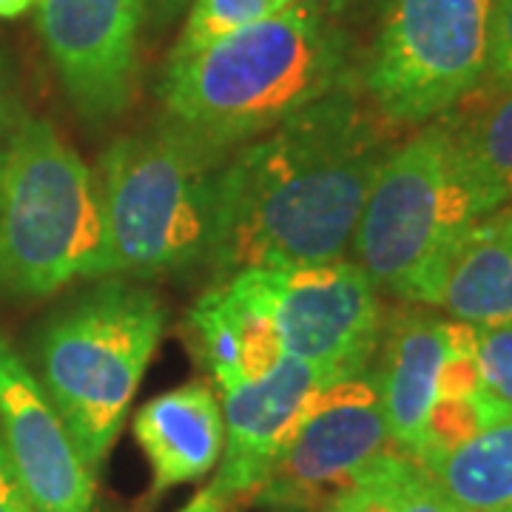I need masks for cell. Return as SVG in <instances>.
<instances>
[{"mask_svg":"<svg viewBox=\"0 0 512 512\" xmlns=\"http://www.w3.org/2000/svg\"><path fill=\"white\" fill-rule=\"evenodd\" d=\"M379 365L373 379L379 384L384 419L396 450L419 458L424 421L436 402L439 373L447 342L444 319L407 308L390 316L379 339Z\"/></svg>","mask_w":512,"mask_h":512,"instance_id":"13","label":"cell"},{"mask_svg":"<svg viewBox=\"0 0 512 512\" xmlns=\"http://www.w3.org/2000/svg\"><path fill=\"white\" fill-rule=\"evenodd\" d=\"M225 160L171 120L114 140L94 174L109 276L157 279L205 262Z\"/></svg>","mask_w":512,"mask_h":512,"instance_id":"3","label":"cell"},{"mask_svg":"<svg viewBox=\"0 0 512 512\" xmlns=\"http://www.w3.org/2000/svg\"><path fill=\"white\" fill-rule=\"evenodd\" d=\"M288 0H191L183 35L171 57H188L211 46L214 40L239 32L256 20L271 18Z\"/></svg>","mask_w":512,"mask_h":512,"instance_id":"20","label":"cell"},{"mask_svg":"<svg viewBox=\"0 0 512 512\" xmlns=\"http://www.w3.org/2000/svg\"><path fill=\"white\" fill-rule=\"evenodd\" d=\"M242 276L271 316L285 356L339 379L370 370L384 325L379 288L362 265L336 259Z\"/></svg>","mask_w":512,"mask_h":512,"instance_id":"8","label":"cell"},{"mask_svg":"<svg viewBox=\"0 0 512 512\" xmlns=\"http://www.w3.org/2000/svg\"><path fill=\"white\" fill-rule=\"evenodd\" d=\"M180 512H228V504H222L217 495H211L208 490H202V493Z\"/></svg>","mask_w":512,"mask_h":512,"instance_id":"27","label":"cell"},{"mask_svg":"<svg viewBox=\"0 0 512 512\" xmlns=\"http://www.w3.org/2000/svg\"><path fill=\"white\" fill-rule=\"evenodd\" d=\"M35 0H0V18H18Z\"/></svg>","mask_w":512,"mask_h":512,"instance_id":"28","label":"cell"},{"mask_svg":"<svg viewBox=\"0 0 512 512\" xmlns=\"http://www.w3.org/2000/svg\"><path fill=\"white\" fill-rule=\"evenodd\" d=\"M163 330L157 293L103 276L40 333V384L89 470L109 456Z\"/></svg>","mask_w":512,"mask_h":512,"instance_id":"5","label":"cell"},{"mask_svg":"<svg viewBox=\"0 0 512 512\" xmlns=\"http://www.w3.org/2000/svg\"><path fill=\"white\" fill-rule=\"evenodd\" d=\"M476 220L453 134L439 117L384 157L353 251L376 288L410 305H439L447 262Z\"/></svg>","mask_w":512,"mask_h":512,"instance_id":"6","label":"cell"},{"mask_svg":"<svg viewBox=\"0 0 512 512\" xmlns=\"http://www.w3.org/2000/svg\"><path fill=\"white\" fill-rule=\"evenodd\" d=\"M188 3H191V0H146L148 15H151V20H154L157 26L171 23V20L183 12Z\"/></svg>","mask_w":512,"mask_h":512,"instance_id":"25","label":"cell"},{"mask_svg":"<svg viewBox=\"0 0 512 512\" xmlns=\"http://www.w3.org/2000/svg\"><path fill=\"white\" fill-rule=\"evenodd\" d=\"M0 512H35L29 495L23 493L18 476L12 470V461L3 450V441H0Z\"/></svg>","mask_w":512,"mask_h":512,"instance_id":"23","label":"cell"},{"mask_svg":"<svg viewBox=\"0 0 512 512\" xmlns=\"http://www.w3.org/2000/svg\"><path fill=\"white\" fill-rule=\"evenodd\" d=\"M444 117L478 217L512 202V83H481Z\"/></svg>","mask_w":512,"mask_h":512,"instance_id":"17","label":"cell"},{"mask_svg":"<svg viewBox=\"0 0 512 512\" xmlns=\"http://www.w3.org/2000/svg\"><path fill=\"white\" fill-rule=\"evenodd\" d=\"M37 26L72 106L103 123L126 111L134 86L140 0H35Z\"/></svg>","mask_w":512,"mask_h":512,"instance_id":"10","label":"cell"},{"mask_svg":"<svg viewBox=\"0 0 512 512\" xmlns=\"http://www.w3.org/2000/svg\"><path fill=\"white\" fill-rule=\"evenodd\" d=\"M134 439L143 447L154 493L208 476L225 447V421L217 393L191 382L154 396L134 416Z\"/></svg>","mask_w":512,"mask_h":512,"instance_id":"14","label":"cell"},{"mask_svg":"<svg viewBox=\"0 0 512 512\" xmlns=\"http://www.w3.org/2000/svg\"><path fill=\"white\" fill-rule=\"evenodd\" d=\"M424 467L458 512H512V413Z\"/></svg>","mask_w":512,"mask_h":512,"instance_id":"18","label":"cell"},{"mask_svg":"<svg viewBox=\"0 0 512 512\" xmlns=\"http://www.w3.org/2000/svg\"><path fill=\"white\" fill-rule=\"evenodd\" d=\"M348 0H288V6H296V9H305V12H313V15H336Z\"/></svg>","mask_w":512,"mask_h":512,"instance_id":"26","label":"cell"},{"mask_svg":"<svg viewBox=\"0 0 512 512\" xmlns=\"http://www.w3.org/2000/svg\"><path fill=\"white\" fill-rule=\"evenodd\" d=\"M495 0H393L367 57L373 109L424 126L487 80Z\"/></svg>","mask_w":512,"mask_h":512,"instance_id":"7","label":"cell"},{"mask_svg":"<svg viewBox=\"0 0 512 512\" xmlns=\"http://www.w3.org/2000/svg\"><path fill=\"white\" fill-rule=\"evenodd\" d=\"M18 117L20 111L15 106V94H12L9 72H6V60L0 55V168H3V157H6V148H9Z\"/></svg>","mask_w":512,"mask_h":512,"instance_id":"24","label":"cell"},{"mask_svg":"<svg viewBox=\"0 0 512 512\" xmlns=\"http://www.w3.org/2000/svg\"><path fill=\"white\" fill-rule=\"evenodd\" d=\"M328 512H458L430 470L402 450L373 458Z\"/></svg>","mask_w":512,"mask_h":512,"instance_id":"19","label":"cell"},{"mask_svg":"<svg viewBox=\"0 0 512 512\" xmlns=\"http://www.w3.org/2000/svg\"><path fill=\"white\" fill-rule=\"evenodd\" d=\"M487 77L493 83H512V0H495Z\"/></svg>","mask_w":512,"mask_h":512,"instance_id":"22","label":"cell"},{"mask_svg":"<svg viewBox=\"0 0 512 512\" xmlns=\"http://www.w3.org/2000/svg\"><path fill=\"white\" fill-rule=\"evenodd\" d=\"M188 325L220 390L262 379L285 359L271 316L242 274L202 293Z\"/></svg>","mask_w":512,"mask_h":512,"instance_id":"15","label":"cell"},{"mask_svg":"<svg viewBox=\"0 0 512 512\" xmlns=\"http://www.w3.org/2000/svg\"><path fill=\"white\" fill-rule=\"evenodd\" d=\"M109 276L97 177L49 120L20 114L0 168V293Z\"/></svg>","mask_w":512,"mask_h":512,"instance_id":"4","label":"cell"},{"mask_svg":"<svg viewBox=\"0 0 512 512\" xmlns=\"http://www.w3.org/2000/svg\"><path fill=\"white\" fill-rule=\"evenodd\" d=\"M379 120L348 83L239 146L217 177L205 265L234 276L345 259L390 154Z\"/></svg>","mask_w":512,"mask_h":512,"instance_id":"1","label":"cell"},{"mask_svg":"<svg viewBox=\"0 0 512 512\" xmlns=\"http://www.w3.org/2000/svg\"><path fill=\"white\" fill-rule=\"evenodd\" d=\"M348 83L345 37L328 18L285 6L194 55L171 57L160 100L165 120L228 154Z\"/></svg>","mask_w":512,"mask_h":512,"instance_id":"2","label":"cell"},{"mask_svg":"<svg viewBox=\"0 0 512 512\" xmlns=\"http://www.w3.org/2000/svg\"><path fill=\"white\" fill-rule=\"evenodd\" d=\"M478 330V365L495 402L512 410V322Z\"/></svg>","mask_w":512,"mask_h":512,"instance_id":"21","label":"cell"},{"mask_svg":"<svg viewBox=\"0 0 512 512\" xmlns=\"http://www.w3.org/2000/svg\"><path fill=\"white\" fill-rule=\"evenodd\" d=\"M439 305L458 322H512V202L478 217L447 262Z\"/></svg>","mask_w":512,"mask_h":512,"instance_id":"16","label":"cell"},{"mask_svg":"<svg viewBox=\"0 0 512 512\" xmlns=\"http://www.w3.org/2000/svg\"><path fill=\"white\" fill-rule=\"evenodd\" d=\"M0 441L35 512H92V470L40 379L3 336Z\"/></svg>","mask_w":512,"mask_h":512,"instance_id":"11","label":"cell"},{"mask_svg":"<svg viewBox=\"0 0 512 512\" xmlns=\"http://www.w3.org/2000/svg\"><path fill=\"white\" fill-rule=\"evenodd\" d=\"M336 379L325 367L285 356L262 379L220 390L225 447L220 473L208 493L228 507L234 501H251L316 396Z\"/></svg>","mask_w":512,"mask_h":512,"instance_id":"12","label":"cell"},{"mask_svg":"<svg viewBox=\"0 0 512 512\" xmlns=\"http://www.w3.org/2000/svg\"><path fill=\"white\" fill-rule=\"evenodd\" d=\"M387 450L393 441L373 373L336 379L316 396L251 501L268 510L328 512Z\"/></svg>","mask_w":512,"mask_h":512,"instance_id":"9","label":"cell"}]
</instances>
